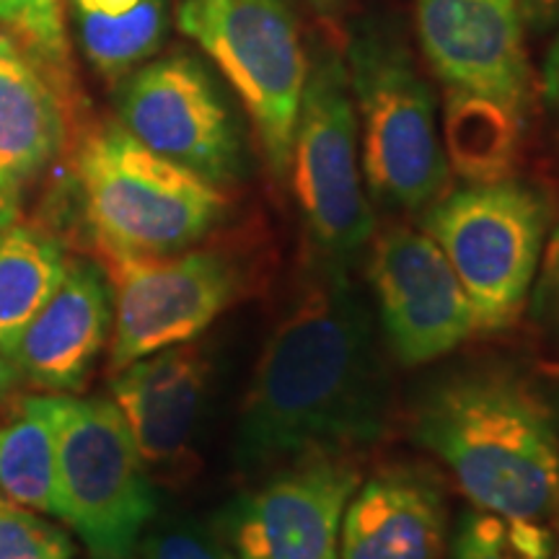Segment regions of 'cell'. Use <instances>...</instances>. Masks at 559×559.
Returning a JSON list of instances; mask_svg holds the SVG:
<instances>
[{
    "mask_svg": "<svg viewBox=\"0 0 559 559\" xmlns=\"http://www.w3.org/2000/svg\"><path fill=\"white\" fill-rule=\"evenodd\" d=\"M379 330L349 264L313 254L300 270L243 396L236 461L249 472L306 453H353L389 425Z\"/></svg>",
    "mask_w": 559,
    "mask_h": 559,
    "instance_id": "6da1fadb",
    "label": "cell"
},
{
    "mask_svg": "<svg viewBox=\"0 0 559 559\" xmlns=\"http://www.w3.org/2000/svg\"><path fill=\"white\" fill-rule=\"evenodd\" d=\"M412 440L474 508L544 521L559 510V428L547 400L508 368L440 376L417 396Z\"/></svg>",
    "mask_w": 559,
    "mask_h": 559,
    "instance_id": "7a4b0ae2",
    "label": "cell"
},
{
    "mask_svg": "<svg viewBox=\"0 0 559 559\" xmlns=\"http://www.w3.org/2000/svg\"><path fill=\"white\" fill-rule=\"evenodd\" d=\"M345 68L368 198L389 210L425 213L449 190L451 164L436 94L400 24L383 13L355 21Z\"/></svg>",
    "mask_w": 559,
    "mask_h": 559,
    "instance_id": "3957f363",
    "label": "cell"
},
{
    "mask_svg": "<svg viewBox=\"0 0 559 559\" xmlns=\"http://www.w3.org/2000/svg\"><path fill=\"white\" fill-rule=\"evenodd\" d=\"M75 174L96 247L177 254L226 215L218 185L158 156L122 124H104L83 140Z\"/></svg>",
    "mask_w": 559,
    "mask_h": 559,
    "instance_id": "277c9868",
    "label": "cell"
},
{
    "mask_svg": "<svg viewBox=\"0 0 559 559\" xmlns=\"http://www.w3.org/2000/svg\"><path fill=\"white\" fill-rule=\"evenodd\" d=\"M551 210L519 179L469 181L425 210L423 230L449 257L474 306L479 332H502L526 309Z\"/></svg>",
    "mask_w": 559,
    "mask_h": 559,
    "instance_id": "5b68a950",
    "label": "cell"
},
{
    "mask_svg": "<svg viewBox=\"0 0 559 559\" xmlns=\"http://www.w3.org/2000/svg\"><path fill=\"white\" fill-rule=\"evenodd\" d=\"M179 29L247 109L272 177H288L309 52L288 0H179Z\"/></svg>",
    "mask_w": 559,
    "mask_h": 559,
    "instance_id": "8992f818",
    "label": "cell"
},
{
    "mask_svg": "<svg viewBox=\"0 0 559 559\" xmlns=\"http://www.w3.org/2000/svg\"><path fill=\"white\" fill-rule=\"evenodd\" d=\"M288 171L313 254L353 264L373 239L376 218L362 179L345 58L330 47L309 58Z\"/></svg>",
    "mask_w": 559,
    "mask_h": 559,
    "instance_id": "52a82bcc",
    "label": "cell"
},
{
    "mask_svg": "<svg viewBox=\"0 0 559 559\" xmlns=\"http://www.w3.org/2000/svg\"><path fill=\"white\" fill-rule=\"evenodd\" d=\"M156 510L148 466L115 402L60 396L58 519L91 559H138Z\"/></svg>",
    "mask_w": 559,
    "mask_h": 559,
    "instance_id": "ba28073f",
    "label": "cell"
},
{
    "mask_svg": "<svg viewBox=\"0 0 559 559\" xmlns=\"http://www.w3.org/2000/svg\"><path fill=\"white\" fill-rule=\"evenodd\" d=\"M115 296L111 373L158 349L198 340L249 288V270L213 249L132 254L96 247Z\"/></svg>",
    "mask_w": 559,
    "mask_h": 559,
    "instance_id": "9c48e42d",
    "label": "cell"
},
{
    "mask_svg": "<svg viewBox=\"0 0 559 559\" xmlns=\"http://www.w3.org/2000/svg\"><path fill=\"white\" fill-rule=\"evenodd\" d=\"M362 481L353 453H306L230 500L218 539L236 559H340L345 508Z\"/></svg>",
    "mask_w": 559,
    "mask_h": 559,
    "instance_id": "30bf717a",
    "label": "cell"
},
{
    "mask_svg": "<svg viewBox=\"0 0 559 559\" xmlns=\"http://www.w3.org/2000/svg\"><path fill=\"white\" fill-rule=\"evenodd\" d=\"M120 124L158 156L213 185L243 171V135L213 75L190 55L135 68L117 96Z\"/></svg>",
    "mask_w": 559,
    "mask_h": 559,
    "instance_id": "8fae6325",
    "label": "cell"
},
{
    "mask_svg": "<svg viewBox=\"0 0 559 559\" xmlns=\"http://www.w3.org/2000/svg\"><path fill=\"white\" fill-rule=\"evenodd\" d=\"M368 247L376 311L391 355L402 366L445 358L479 334L464 285L425 230L391 226Z\"/></svg>",
    "mask_w": 559,
    "mask_h": 559,
    "instance_id": "7c38bea8",
    "label": "cell"
},
{
    "mask_svg": "<svg viewBox=\"0 0 559 559\" xmlns=\"http://www.w3.org/2000/svg\"><path fill=\"white\" fill-rule=\"evenodd\" d=\"M515 0H417V37L445 94L531 115L534 73Z\"/></svg>",
    "mask_w": 559,
    "mask_h": 559,
    "instance_id": "4fadbf2b",
    "label": "cell"
},
{
    "mask_svg": "<svg viewBox=\"0 0 559 559\" xmlns=\"http://www.w3.org/2000/svg\"><path fill=\"white\" fill-rule=\"evenodd\" d=\"M115 330V296L99 262L68 260L66 275L5 358L21 381L50 394L79 391L88 381Z\"/></svg>",
    "mask_w": 559,
    "mask_h": 559,
    "instance_id": "5bb4252c",
    "label": "cell"
},
{
    "mask_svg": "<svg viewBox=\"0 0 559 559\" xmlns=\"http://www.w3.org/2000/svg\"><path fill=\"white\" fill-rule=\"evenodd\" d=\"M449 502L438 474L419 464H389L362 479L340 531V559H440Z\"/></svg>",
    "mask_w": 559,
    "mask_h": 559,
    "instance_id": "9a60e30c",
    "label": "cell"
},
{
    "mask_svg": "<svg viewBox=\"0 0 559 559\" xmlns=\"http://www.w3.org/2000/svg\"><path fill=\"white\" fill-rule=\"evenodd\" d=\"M207 381V353L194 340L115 370L109 400L120 409L145 466L179 464L198 430Z\"/></svg>",
    "mask_w": 559,
    "mask_h": 559,
    "instance_id": "2e32d148",
    "label": "cell"
},
{
    "mask_svg": "<svg viewBox=\"0 0 559 559\" xmlns=\"http://www.w3.org/2000/svg\"><path fill=\"white\" fill-rule=\"evenodd\" d=\"M66 143L62 104L24 47L0 34V179L24 185Z\"/></svg>",
    "mask_w": 559,
    "mask_h": 559,
    "instance_id": "e0dca14e",
    "label": "cell"
},
{
    "mask_svg": "<svg viewBox=\"0 0 559 559\" xmlns=\"http://www.w3.org/2000/svg\"><path fill=\"white\" fill-rule=\"evenodd\" d=\"M62 394L21 396L0 423V495L58 519V425Z\"/></svg>",
    "mask_w": 559,
    "mask_h": 559,
    "instance_id": "ac0fdd59",
    "label": "cell"
},
{
    "mask_svg": "<svg viewBox=\"0 0 559 559\" xmlns=\"http://www.w3.org/2000/svg\"><path fill=\"white\" fill-rule=\"evenodd\" d=\"M83 52L104 79L130 75L158 52L166 0H70Z\"/></svg>",
    "mask_w": 559,
    "mask_h": 559,
    "instance_id": "d6986e66",
    "label": "cell"
},
{
    "mask_svg": "<svg viewBox=\"0 0 559 559\" xmlns=\"http://www.w3.org/2000/svg\"><path fill=\"white\" fill-rule=\"evenodd\" d=\"M526 117L477 96L445 94L443 145L466 181L506 179L519 158Z\"/></svg>",
    "mask_w": 559,
    "mask_h": 559,
    "instance_id": "ffe728a7",
    "label": "cell"
},
{
    "mask_svg": "<svg viewBox=\"0 0 559 559\" xmlns=\"http://www.w3.org/2000/svg\"><path fill=\"white\" fill-rule=\"evenodd\" d=\"M66 267V251L50 234L19 223L0 230V355L37 317Z\"/></svg>",
    "mask_w": 559,
    "mask_h": 559,
    "instance_id": "44dd1931",
    "label": "cell"
},
{
    "mask_svg": "<svg viewBox=\"0 0 559 559\" xmlns=\"http://www.w3.org/2000/svg\"><path fill=\"white\" fill-rule=\"evenodd\" d=\"M555 534L542 521L469 508L453 528L449 559H551Z\"/></svg>",
    "mask_w": 559,
    "mask_h": 559,
    "instance_id": "7402d4cb",
    "label": "cell"
},
{
    "mask_svg": "<svg viewBox=\"0 0 559 559\" xmlns=\"http://www.w3.org/2000/svg\"><path fill=\"white\" fill-rule=\"evenodd\" d=\"M75 544L58 523L0 495V559H73Z\"/></svg>",
    "mask_w": 559,
    "mask_h": 559,
    "instance_id": "603a6c76",
    "label": "cell"
},
{
    "mask_svg": "<svg viewBox=\"0 0 559 559\" xmlns=\"http://www.w3.org/2000/svg\"><path fill=\"white\" fill-rule=\"evenodd\" d=\"M0 24L24 41V50L37 60L60 66L66 60L60 0H0Z\"/></svg>",
    "mask_w": 559,
    "mask_h": 559,
    "instance_id": "cb8c5ba5",
    "label": "cell"
},
{
    "mask_svg": "<svg viewBox=\"0 0 559 559\" xmlns=\"http://www.w3.org/2000/svg\"><path fill=\"white\" fill-rule=\"evenodd\" d=\"M138 559H236L218 536H210L202 528L174 523L143 536Z\"/></svg>",
    "mask_w": 559,
    "mask_h": 559,
    "instance_id": "d4e9b609",
    "label": "cell"
},
{
    "mask_svg": "<svg viewBox=\"0 0 559 559\" xmlns=\"http://www.w3.org/2000/svg\"><path fill=\"white\" fill-rule=\"evenodd\" d=\"M528 317L544 337L559 342V223L544 243L539 272L528 296Z\"/></svg>",
    "mask_w": 559,
    "mask_h": 559,
    "instance_id": "484cf974",
    "label": "cell"
},
{
    "mask_svg": "<svg viewBox=\"0 0 559 559\" xmlns=\"http://www.w3.org/2000/svg\"><path fill=\"white\" fill-rule=\"evenodd\" d=\"M515 9L531 32H547L559 24V0H515Z\"/></svg>",
    "mask_w": 559,
    "mask_h": 559,
    "instance_id": "4316f807",
    "label": "cell"
},
{
    "mask_svg": "<svg viewBox=\"0 0 559 559\" xmlns=\"http://www.w3.org/2000/svg\"><path fill=\"white\" fill-rule=\"evenodd\" d=\"M542 91H544V99L549 104V109L559 117V32L555 34V39H551L547 58H544Z\"/></svg>",
    "mask_w": 559,
    "mask_h": 559,
    "instance_id": "83f0119b",
    "label": "cell"
},
{
    "mask_svg": "<svg viewBox=\"0 0 559 559\" xmlns=\"http://www.w3.org/2000/svg\"><path fill=\"white\" fill-rule=\"evenodd\" d=\"M19 215V190L11 187L9 181L0 179V230L9 228L11 223H16Z\"/></svg>",
    "mask_w": 559,
    "mask_h": 559,
    "instance_id": "f1b7e54d",
    "label": "cell"
},
{
    "mask_svg": "<svg viewBox=\"0 0 559 559\" xmlns=\"http://www.w3.org/2000/svg\"><path fill=\"white\" fill-rule=\"evenodd\" d=\"M19 383H21V376L16 366H13L5 355H0V404L9 400L13 391H16Z\"/></svg>",
    "mask_w": 559,
    "mask_h": 559,
    "instance_id": "f546056e",
    "label": "cell"
},
{
    "mask_svg": "<svg viewBox=\"0 0 559 559\" xmlns=\"http://www.w3.org/2000/svg\"><path fill=\"white\" fill-rule=\"evenodd\" d=\"M309 3H313L321 11H330V9H334V5H340L342 0H309Z\"/></svg>",
    "mask_w": 559,
    "mask_h": 559,
    "instance_id": "4dcf8cb0",
    "label": "cell"
},
{
    "mask_svg": "<svg viewBox=\"0 0 559 559\" xmlns=\"http://www.w3.org/2000/svg\"><path fill=\"white\" fill-rule=\"evenodd\" d=\"M551 559H559V549H555V555H551Z\"/></svg>",
    "mask_w": 559,
    "mask_h": 559,
    "instance_id": "1f68e13d",
    "label": "cell"
}]
</instances>
